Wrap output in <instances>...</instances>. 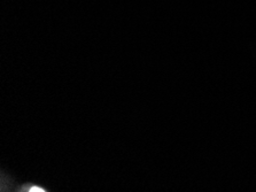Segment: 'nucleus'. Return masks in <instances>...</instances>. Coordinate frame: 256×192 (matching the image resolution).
<instances>
[{"mask_svg": "<svg viewBox=\"0 0 256 192\" xmlns=\"http://www.w3.org/2000/svg\"><path fill=\"white\" fill-rule=\"evenodd\" d=\"M22 191H30V192H38V191H45L42 187H40V186H36V185H32V186H23V190Z\"/></svg>", "mask_w": 256, "mask_h": 192, "instance_id": "nucleus-1", "label": "nucleus"}]
</instances>
